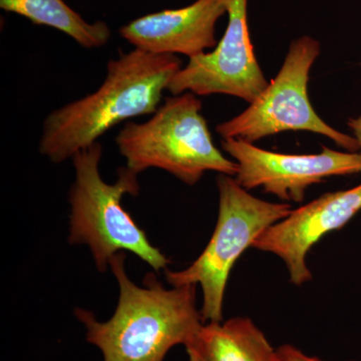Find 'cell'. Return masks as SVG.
<instances>
[{"label": "cell", "mask_w": 361, "mask_h": 361, "mask_svg": "<svg viewBox=\"0 0 361 361\" xmlns=\"http://www.w3.org/2000/svg\"><path fill=\"white\" fill-rule=\"evenodd\" d=\"M319 54V42L312 37L292 42L276 77L243 113L218 125V134L223 140L232 137L253 144L287 130H307L329 137L348 152L360 151L355 137L327 125L310 103V70Z\"/></svg>", "instance_id": "obj_6"}, {"label": "cell", "mask_w": 361, "mask_h": 361, "mask_svg": "<svg viewBox=\"0 0 361 361\" xmlns=\"http://www.w3.org/2000/svg\"><path fill=\"white\" fill-rule=\"evenodd\" d=\"M123 252L111 258L110 267L120 288L115 313L99 322L94 313L77 308L85 338L101 350L104 361H164L169 351L186 344L203 324L197 310L196 285L167 289L148 273L137 286L128 276Z\"/></svg>", "instance_id": "obj_2"}, {"label": "cell", "mask_w": 361, "mask_h": 361, "mask_svg": "<svg viewBox=\"0 0 361 361\" xmlns=\"http://www.w3.org/2000/svg\"><path fill=\"white\" fill-rule=\"evenodd\" d=\"M217 186L219 215L208 245L186 269L166 270V280L172 286L200 284L203 322H222L226 285L233 266L267 228L292 212L289 204L252 196L232 176L220 174Z\"/></svg>", "instance_id": "obj_5"}, {"label": "cell", "mask_w": 361, "mask_h": 361, "mask_svg": "<svg viewBox=\"0 0 361 361\" xmlns=\"http://www.w3.org/2000/svg\"><path fill=\"white\" fill-rule=\"evenodd\" d=\"M102 157L103 146L97 142L71 158L75 180L68 194V243L89 247L99 272L106 270L114 256L125 251L134 253L157 272L167 270L170 259L149 242L122 206L126 195L139 194L137 174L122 168L116 182L106 183L99 172Z\"/></svg>", "instance_id": "obj_3"}, {"label": "cell", "mask_w": 361, "mask_h": 361, "mask_svg": "<svg viewBox=\"0 0 361 361\" xmlns=\"http://www.w3.org/2000/svg\"><path fill=\"white\" fill-rule=\"evenodd\" d=\"M228 25L212 51L190 59L171 80L173 94H227L251 104L269 82L256 59L247 20L248 0H224Z\"/></svg>", "instance_id": "obj_7"}, {"label": "cell", "mask_w": 361, "mask_h": 361, "mask_svg": "<svg viewBox=\"0 0 361 361\" xmlns=\"http://www.w3.org/2000/svg\"><path fill=\"white\" fill-rule=\"evenodd\" d=\"M361 210V184L346 191L332 192L306 204L265 230L252 244L284 261L292 283L310 281L306 256L324 235L341 229Z\"/></svg>", "instance_id": "obj_9"}, {"label": "cell", "mask_w": 361, "mask_h": 361, "mask_svg": "<svg viewBox=\"0 0 361 361\" xmlns=\"http://www.w3.org/2000/svg\"><path fill=\"white\" fill-rule=\"evenodd\" d=\"M277 361H323L319 358L311 357L304 355L302 351L299 350L294 346L289 344H284L276 349Z\"/></svg>", "instance_id": "obj_13"}, {"label": "cell", "mask_w": 361, "mask_h": 361, "mask_svg": "<svg viewBox=\"0 0 361 361\" xmlns=\"http://www.w3.org/2000/svg\"><path fill=\"white\" fill-rule=\"evenodd\" d=\"M222 148L238 166L235 179L244 189L263 188L282 201L300 203L308 187L334 176L361 173V153L322 147L314 155H288L258 148L240 139L223 140Z\"/></svg>", "instance_id": "obj_8"}, {"label": "cell", "mask_w": 361, "mask_h": 361, "mask_svg": "<svg viewBox=\"0 0 361 361\" xmlns=\"http://www.w3.org/2000/svg\"><path fill=\"white\" fill-rule=\"evenodd\" d=\"M348 123L349 128L353 130V134L355 135V139L357 140L361 153V116H358V118H350Z\"/></svg>", "instance_id": "obj_14"}, {"label": "cell", "mask_w": 361, "mask_h": 361, "mask_svg": "<svg viewBox=\"0 0 361 361\" xmlns=\"http://www.w3.org/2000/svg\"><path fill=\"white\" fill-rule=\"evenodd\" d=\"M201 111L198 96L187 92L167 97L147 122L126 123L116 137L126 167L137 175L160 169L189 186L209 171L235 177L236 161L215 146Z\"/></svg>", "instance_id": "obj_4"}, {"label": "cell", "mask_w": 361, "mask_h": 361, "mask_svg": "<svg viewBox=\"0 0 361 361\" xmlns=\"http://www.w3.org/2000/svg\"><path fill=\"white\" fill-rule=\"evenodd\" d=\"M180 68L182 61L177 56L137 49L111 59L103 84L96 92L47 116L40 154L51 163H63L121 123L153 115Z\"/></svg>", "instance_id": "obj_1"}, {"label": "cell", "mask_w": 361, "mask_h": 361, "mask_svg": "<svg viewBox=\"0 0 361 361\" xmlns=\"http://www.w3.org/2000/svg\"><path fill=\"white\" fill-rule=\"evenodd\" d=\"M226 13L224 0H197L182 8L141 16L122 26L120 35L135 49L192 59L215 49L216 23Z\"/></svg>", "instance_id": "obj_10"}, {"label": "cell", "mask_w": 361, "mask_h": 361, "mask_svg": "<svg viewBox=\"0 0 361 361\" xmlns=\"http://www.w3.org/2000/svg\"><path fill=\"white\" fill-rule=\"evenodd\" d=\"M188 361H277V353L249 318L204 322L185 344Z\"/></svg>", "instance_id": "obj_11"}, {"label": "cell", "mask_w": 361, "mask_h": 361, "mask_svg": "<svg viewBox=\"0 0 361 361\" xmlns=\"http://www.w3.org/2000/svg\"><path fill=\"white\" fill-rule=\"evenodd\" d=\"M0 7L65 33L84 49H99L111 39L110 26L104 21L87 23L63 0H0Z\"/></svg>", "instance_id": "obj_12"}]
</instances>
